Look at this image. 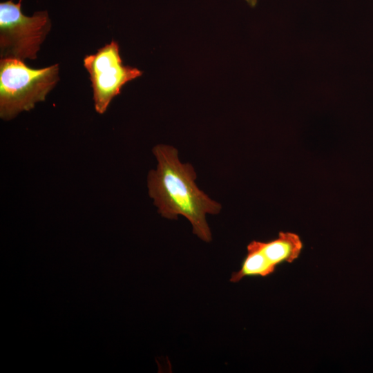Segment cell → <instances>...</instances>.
I'll return each instance as SVG.
<instances>
[{
    "mask_svg": "<svg viewBox=\"0 0 373 373\" xmlns=\"http://www.w3.org/2000/svg\"><path fill=\"white\" fill-rule=\"evenodd\" d=\"M84 65L90 75L95 108L99 114L106 111L125 84L142 75L139 69L123 65L119 45L114 40L96 53L86 55Z\"/></svg>",
    "mask_w": 373,
    "mask_h": 373,
    "instance_id": "cell-4",
    "label": "cell"
},
{
    "mask_svg": "<svg viewBox=\"0 0 373 373\" xmlns=\"http://www.w3.org/2000/svg\"><path fill=\"white\" fill-rule=\"evenodd\" d=\"M247 253L241 268L231 274L230 281L238 283L247 276L266 277L274 272L276 266L262 250L260 241L253 240L247 245Z\"/></svg>",
    "mask_w": 373,
    "mask_h": 373,
    "instance_id": "cell-6",
    "label": "cell"
},
{
    "mask_svg": "<svg viewBox=\"0 0 373 373\" xmlns=\"http://www.w3.org/2000/svg\"><path fill=\"white\" fill-rule=\"evenodd\" d=\"M59 80V65L32 68L13 58L0 60V117L4 120L43 102Z\"/></svg>",
    "mask_w": 373,
    "mask_h": 373,
    "instance_id": "cell-2",
    "label": "cell"
},
{
    "mask_svg": "<svg viewBox=\"0 0 373 373\" xmlns=\"http://www.w3.org/2000/svg\"><path fill=\"white\" fill-rule=\"evenodd\" d=\"M245 1L250 7L254 8L256 6L258 0H245Z\"/></svg>",
    "mask_w": 373,
    "mask_h": 373,
    "instance_id": "cell-7",
    "label": "cell"
},
{
    "mask_svg": "<svg viewBox=\"0 0 373 373\" xmlns=\"http://www.w3.org/2000/svg\"><path fill=\"white\" fill-rule=\"evenodd\" d=\"M262 251L276 267L283 262H293L303 249L299 236L290 231H280L277 238L267 242L260 241Z\"/></svg>",
    "mask_w": 373,
    "mask_h": 373,
    "instance_id": "cell-5",
    "label": "cell"
},
{
    "mask_svg": "<svg viewBox=\"0 0 373 373\" xmlns=\"http://www.w3.org/2000/svg\"><path fill=\"white\" fill-rule=\"evenodd\" d=\"M21 1L12 0L0 3V55L24 61L37 58L40 46L51 28L46 10L35 12L31 17L23 14Z\"/></svg>",
    "mask_w": 373,
    "mask_h": 373,
    "instance_id": "cell-3",
    "label": "cell"
},
{
    "mask_svg": "<svg viewBox=\"0 0 373 373\" xmlns=\"http://www.w3.org/2000/svg\"><path fill=\"white\" fill-rule=\"evenodd\" d=\"M152 151L157 166L148 174L147 187L158 213L170 220L184 216L191 224L193 233L209 242L212 236L206 215L219 213L220 204L198 188L193 166L180 162L176 148L157 144Z\"/></svg>",
    "mask_w": 373,
    "mask_h": 373,
    "instance_id": "cell-1",
    "label": "cell"
}]
</instances>
